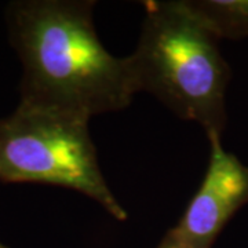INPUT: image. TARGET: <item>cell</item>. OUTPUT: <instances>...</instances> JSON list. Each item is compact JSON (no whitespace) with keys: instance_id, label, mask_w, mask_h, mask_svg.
I'll use <instances>...</instances> for the list:
<instances>
[{"instance_id":"obj_1","label":"cell","mask_w":248,"mask_h":248,"mask_svg":"<svg viewBox=\"0 0 248 248\" xmlns=\"http://www.w3.org/2000/svg\"><path fill=\"white\" fill-rule=\"evenodd\" d=\"M93 4L28 0L10 7L11 40L24 69L19 104L87 122L131 104L138 90L128 57L102 46Z\"/></svg>"},{"instance_id":"obj_3","label":"cell","mask_w":248,"mask_h":248,"mask_svg":"<svg viewBox=\"0 0 248 248\" xmlns=\"http://www.w3.org/2000/svg\"><path fill=\"white\" fill-rule=\"evenodd\" d=\"M0 181L69 187L127 218L102 175L89 122L73 116L18 104L0 119Z\"/></svg>"},{"instance_id":"obj_5","label":"cell","mask_w":248,"mask_h":248,"mask_svg":"<svg viewBox=\"0 0 248 248\" xmlns=\"http://www.w3.org/2000/svg\"><path fill=\"white\" fill-rule=\"evenodd\" d=\"M218 39L248 37V0H185Z\"/></svg>"},{"instance_id":"obj_7","label":"cell","mask_w":248,"mask_h":248,"mask_svg":"<svg viewBox=\"0 0 248 248\" xmlns=\"http://www.w3.org/2000/svg\"><path fill=\"white\" fill-rule=\"evenodd\" d=\"M0 248H7V247H6V246H3V244L0 243Z\"/></svg>"},{"instance_id":"obj_6","label":"cell","mask_w":248,"mask_h":248,"mask_svg":"<svg viewBox=\"0 0 248 248\" xmlns=\"http://www.w3.org/2000/svg\"><path fill=\"white\" fill-rule=\"evenodd\" d=\"M157 248H187L186 246H184L181 241H178L177 239H174L170 233L166 234V237L161 240L160 246Z\"/></svg>"},{"instance_id":"obj_4","label":"cell","mask_w":248,"mask_h":248,"mask_svg":"<svg viewBox=\"0 0 248 248\" xmlns=\"http://www.w3.org/2000/svg\"><path fill=\"white\" fill-rule=\"evenodd\" d=\"M210 160L203 184L170 234L187 248H211L232 217L248 204V167L223 149L221 134H207Z\"/></svg>"},{"instance_id":"obj_2","label":"cell","mask_w":248,"mask_h":248,"mask_svg":"<svg viewBox=\"0 0 248 248\" xmlns=\"http://www.w3.org/2000/svg\"><path fill=\"white\" fill-rule=\"evenodd\" d=\"M145 10L140 43L128 57L138 93H151L207 134H221L231 71L218 48L219 39L185 0H151Z\"/></svg>"}]
</instances>
